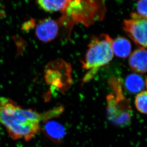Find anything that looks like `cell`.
Masks as SVG:
<instances>
[{"label":"cell","instance_id":"1","mask_svg":"<svg viewBox=\"0 0 147 147\" xmlns=\"http://www.w3.org/2000/svg\"><path fill=\"white\" fill-rule=\"evenodd\" d=\"M43 118L49 119L48 113L42 116L32 109H24L9 99L0 98V123L13 140H29L40 129Z\"/></svg>","mask_w":147,"mask_h":147},{"label":"cell","instance_id":"2","mask_svg":"<svg viewBox=\"0 0 147 147\" xmlns=\"http://www.w3.org/2000/svg\"><path fill=\"white\" fill-rule=\"evenodd\" d=\"M105 7L102 0H71L59 21L70 31L74 24L82 23L89 26L103 18Z\"/></svg>","mask_w":147,"mask_h":147},{"label":"cell","instance_id":"3","mask_svg":"<svg viewBox=\"0 0 147 147\" xmlns=\"http://www.w3.org/2000/svg\"><path fill=\"white\" fill-rule=\"evenodd\" d=\"M113 41L109 35L105 33L92 37L84 59L82 61V68L87 71L83 78V82L91 80L100 68L113 59Z\"/></svg>","mask_w":147,"mask_h":147},{"label":"cell","instance_id":"4","mask_svg":"<svg viewBox=\"0 0 147 147\" xmlns=\"http://www.w3.org/2000/svg\"><path fill=\"white\" fill-rule=\"evenodd\" d=\"M108 83L112 92L106 97L108 118L118 126H127L131 121L132 110L123 91L122 81L119 78L113 76L110 78Z\"/></svg>","mask_w":147,"mask_h":147},{"label":"cell","instance_id":"5","mask_svg":"<svg viewBox=\"0 0 147 147\" xmlns=\"http://www.w3.org/2000/svg\"><path fill=\"white\" fill-rule=\"evenodd\" d=\"M71 67L70 64L63 60L58 59L49 65L46 71V78L49 84L64 92L70 87L72 83Z\"/></svg>","mask_w":147,"mask_h":147},{"label":"cell","instance_id":"6","mask_svg":"<svg viewBox=\"0 0 147 147\" xmlns=\"http://www.w3.org/2000/svg\"><path fill=\"white\" fill-rule=\"evenodd\" d=\"M123 28L129 37L140 48L147 47V19L137 13L131 14V18L125 20Z\"/></svg>","mask_w":147,"mask_h":147},{"label":"cell","instance_id":"7","mask_svg":"<svg viewBox=\"0 0 147 147\" xmlns=\"http://www.w3.org/2000/svg\"><path fill=\"white\" fill-rule=\"evenodd\" d=\"M59 29L58 22L51 18H45L38 23L35 33L39 40L48 43L55 39Z\"/></svg>","mask_w":147,"mask_h":147},{"label":"cell","instance_id":"8","mask_svg":"<svg viewBox=\"0 0 147 147\" xmlns=\"http://www.w3.org/2000/svg\"><path fill=\"white\" fill-rule=\"evenodd\" d=\"M147 53L146 48H140L129 56V65L135 72L144 74L147 72Z\"/></svg>","mask_w":147,"mask_h":147},{"label":"cell","instance_id":"9","mask_svg":"<svg viewBox=\"0 0 147 147\" xmlns=\"http://www.w3.org/2000/svg\"><path fill=\"white\" fill-rule=\"evenodd\" d=\"M43 131L45 134L56 143H60L65 136V131L63 125L55 121H49L46 122Z\"/></svg>","mask_w":147,"mask_h":147},{"label":"cell","instance_id":"10","mask_svg":"<svg viewBox=\"0 0 147 147\" xmlns=\"http://www.w3.org/2000/svg\"><path fill=\"white\" fill-rule=\"evenodd\" d=\"M112 49L115 56L121 59H126L131 54V44L126 38L119 37L113 40Z\"/></svg>","mask_w":147,"mask_h":147},{"label":"cell","instance_id":"11","mask_svg":"<svg viewBox=\"0 0 147 147\" xmlns=\"http://www.w3.org/2000/svg\"><path fill=\"white\" fill-rule=\"evenodd\" d=\"M125 86L131 93H140L146 88V79L144 80L142 76L136 74H130L125 79Z\"/></svg>","mask_w":147,"mask_h":147},{"label":"cell","instance_id":"12","mask_svg":"<svg viewBox=\"0 0 147 147\" xmlns=\"http://www.w3.org/2000/svg\"><path fill=\"white\" fill-rule=\"evenodd\" d=\"M71 0H37L40 8L47 12L63 11Z\"/></svg>","mask_w":147,"mask_h":147},{"label":"cell","instance_id":"13","mask_svg":"<svg viewBox=\"0 0 147 147\" xmlns=\"http://www.w3.org/2000/svg\"><path fill=\"white\" fill-rule=\"evenodd\" d=\"M147 92L146 90L139 93L136 96L135 104L136 108L142 114L147 113Z\"/></svg>","mask_w":147,"mask_h":147},{"label":"cell","instance_id":"14","mask_svg":"<svg viewBox=\"0 0 147 147\" xmlns=\"http://www.w3.org/2000/svg\"><path fill=\"white\" fill-rule=\"evenodd\" d=\"M138 15L147 19V0H139L136 6Z\"/></svg>","mask_w":147,"mask_h":147}]
</instances>
